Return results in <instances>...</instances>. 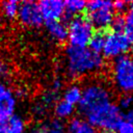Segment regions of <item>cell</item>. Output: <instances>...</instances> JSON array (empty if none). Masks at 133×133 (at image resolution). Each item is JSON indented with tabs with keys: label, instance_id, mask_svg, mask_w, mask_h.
Wrapping results in <instances>:
<instances>
[{
	"label": "cell",
	"instance_id": "obj_1",
	"mask_svg": "<svg viewBox=\"0 0 133 133\" xmlns=\"http://www.w3.org/2000/svg\"><path fill=\"white\" fill-rule=\"evenodd\" d=\"M84 118L96 129L116 131L123 122V112L112 102V95L105 83L94 81L82 88V98L78 104Z\"/></svg>",
	"mask_w": 133,
	"mask_h": 133
},
{
	"label": "cell",
	"instance_id": "obj_2",
	"mask_svg": "<svg viewBox=\"0 0 133 133\" xmlns=\"http://www.w3.org/2000/svg\"><path fill=\"white\" fill-rule=\"evenodd\" d=\"M65 71L71 78H80L101 71L104 66V58L87 47L76 48L69 46L65 50Z\"/></svg>",
	"mask_w": 133,
	"mask_h": 133
},
{
	"label": "cell",
	"instance_id": "obj_3",
	"mask_svg": "<svg viewBox=\"0 0 133 133\" xmlns=\"http://www.w3.org/2000/svg\"><path fill=\"white\" fill-rule=\"evenodd\" d=\"M111 78L119 91L133 96V57L126 54L115 58L111 65Z\"/></svg>",
	"mask_w": 133,
	"mask_h": 133
},
{
	"label": "cell",
	"instance_id": "obj_4",
	"mask_svg": "<svg viewBox=\"0 0 133 133\" xmlns=\"http://www.w3.org/2000/svg\"><path fill=\"white\" fill-rule=\"evenodd\" d=\"M87 20L94 28L105 30L111 27L114 19V9L112 2L105 0H92L86 2Z\"/></svg>",
	"mask_w": 133,
	"mask_h": 133
},
{
	"label": "cell",
	"instance_id": "obj_5",
	"mask_svg": "<svg viewBox=\"0 0 133 133\" xmlns=\"http://www.w3.org/2000/svg\"><path fill=\"white\" fill-rule=\"evenodd\" d=\"M94 27L87 18L79 16L71 19L68 25V42L71 47L84 48L88 45L92 34Z\"/></svg>",
	"mask_w": 133,
	"mask_h": 133
},
{
	"label": "cell",
	"instance_id": "obj_6",
	"mask_svg": "<svg viewBox=\"0 0 133 133\" xmlns=\"http://www.w3.org/2000/svg\"><path fill=\"white\" fill-rule=\"evenodd\" d=\"M132 43L124 34V32L111 31L105 34V43L102 50L103 55L106 58H117L130 50Z\"/></svg>",
	"mask_w": 133,
	"mask_h": 133
},
{
	"label": "cell",
	"instance_id": "obj_7",
	"mask_svg": "<svg viewBox=\"0 0 133 133\" xmlns=\"http://www.w3.org/2000/svg\"><path fill=\"white\" fill-rule=\"evenodd\" d=\"M61 81L59 79H56L53 81L51 87L48 90H45L39 99L33 104L32 106V113L36 117H42L46 115L48 110L55 105V103L58 101V94L61 89Z\"/></svg>",
	"mask_w": 133,
	"mask_h": 133
},
{
	"label": "cell",
	"instance_id": "obj_8",
	"mask_svg": "<svg viewBox=\"0 0 133 133\" xmlns=\"http://www.w3.org/2000/svg\"><path fill=\"white\" fill-rule=\"evenodd\" d=\"M17 18L23 26L29 28H38L44 23L38 4L33 1L20 2Z\"/></svg>",
	"mask_w": 133,
	"mask_h": 133
},
{
	"label": "cell",
	"instance_id": "obj_9",
	"mask_svg": "<svg viewBox=\"0 0 133 133\" xmlns=\"http://www.w3.org/2000/svg\"><path fill=\"white\" fill-rule=\"evenodd\" d=\"M42 18L47 23L60 21L64 15V2L60 0H43L37 3Z\"/></svg>",
	"mask_w": 133,
	"mask_h": 133
},
{
	"label": "cell",
	"instance_id": "obj_10",
	"mask_svg": "<svg viewBox=\"0 0 133 133\" xmlns=\"http://www.w3.org/2000/svg\"><path fill=\"white\" fill-rule=\"evenodd\" d=\"M65 130L66 133H98L97 129L89 122L82 117L71 118Z\"/></svg>",
	"mask_w": 133,
	"mask_h": 133
},
{
	"label": "cell",
	"instance_id": "obj_11",
	"mask_svg": "<svg viewBox=\"0 0 133 133\" xmlns=\"http://www.w3.org/2000/svg\"><path fill=\"white\" fill-rule=\"evenodd\" d=\"M47 31L56 43H63L68 39V25L61 21L47 23Z\"/></svg>",
	"mask_w": 133,
	"mask_h": 133
},
{
	"label": "cell",
	"instance_id": "obj_12",
	"mask_svg": "<svg viewBox=\"0 0 133 133\" xmlns=\"http://www.w3.org/2000/svg\"><path fill=\"white\" fill-rule=\"evenodd\" d=\"M17 107V100L11 96L0 102V123L7 122L14 114Z\"/></svg>",
	"mask_w": 133,
	"mask_h": 133
},
{
	"label": "cell",
	"instance_id": "obj_13",
	"mask_svg": "<svg viewBox=\"0 0 133 133\" xmlns=\"http://www.w3.org/2000/svg\"><path fill=\"white\" fill-rule=\"evenodd\" d=\"M86 9V2L83 0H69L64 2V16L68 18H76Z\"/></svg>",
	"mask_w": 133,
	"mask_h": 133
},
{
	"label": "cell",
	"instance_id": "obj_14",
	"mask_svg": "<svg viewBox=\"0 0 133 133\" xmlns=\"http://www.w3.org/2000/svg\"><path fill=\"white\" fill-rule=\"evenodd\" d=\"M82 98V87L78 84H71L64 88L62 92V100L76 106L80 103Z\"/></svg>",
	"mask_w": 133,
	"mask_h": 133
},
{
	"label": "cell",
	"instance_id": "obj_15",
	"mask_svg": "<svg viewBox=\"0 0 133 133\" xmlns=\"http://www.w3.org/2000/svg\"><path fill=\"white\" fill-rule=\"evenodd\" d=\"M74 111H75V106L63 100H58L53 106V112L58 121L71 117Z\"/></svg>",
	"mask_w": 133,
	"mask_h": 133
},
{
	"label": "cell",
	"instance_id": "obj_16",
	"mask_svg": "<svg viewBox=\"0 0 133 133\" xmlns=\"http://www.w3.org/2000/svg\"><path fill=\"white\" fill-rule=\"evenodd\" d=\"M6 133H26L27 127L24 118L18 114H14L7 122H5Z\"/></svg>",
	"mask_w": 133,
	"mask_h": 133
},
{
	"label": "cell",
	"instance_id": "obj_17",
	"mask_svg": "<svg viewBox=\"0 0 133 133\" xmlns=\"http://www.w3.org/2000/svg\"><path fill=\"white\" fill-rule=\"evenodd\" d=\"M19 5H20V2L15 1V0H9V1L2 2L0 8H1L3 16L11 20V19H16L18 16Z\"/></svg>",
	"mask_w": 133,
	"mask_h": 133
},
{
	"label": "cell",
	"instance_id": "obj_18",
	"mask_svg": "<svg viewBox=\"0 0 133 133\" xmlns=\"http://www.w3.org/2000/svg\"><path fill=\"white\" fill-rule=\"evenodd\" d=\"M104 43H105V34L103 32L99 31V32H96L92 34V36L87 45L88 46L87 48L95 53L101 54L103 47H104Z\"/></svg>",
	"mask_w": 133,
	"mask_h": 133
},
{
	"label": "cell",
	"instance_id": "obj_19",
	"mask_svg": "<svg viewBox=\"0 0 133 133\" xmlns=\"http://www.w3.org/2000/svg\"><path fill=\"white\" fill-rule=\"evenodd\" d=\"M124 19H125V25L123 32L129 38V41L133 43V14L129 12Z\"/></svg>",
	"mask_w": 133,
	"mask_h": 133
},
{
	"label": "cell",
	"instance_id": "obj_20",
	"mask_svg": "<svg viewBox=\"0 0 133 133\" xmlns=\"http://www.w3.org/2000/svg\"><path fill=\"white\" fill-rule=\"evenodd\" d=\"M47 133H66V130L60 121L53 119L48 123V132Z\"/></svg>",
	"mask_w": 133,
	"mask_h": 133
},
{
	"label": "cell",
	"instance_id": "obj_21",
	"mask_svg": "<svg viewBox=\"0 0 133 133\" xmlns=\"http://www.w3.org/2000/svg\"><path fill=\"white\" fill-rule=\"evenodd\" d=\"M132 105H133V96L132 95H123L119 98L118 104H117V106L122 110V112H123V110L124 111L128 110Z\"/></svg>",
	"mask_w": 133,
	"mask_h": 133
},
{
	"label": "cell",
	"instance_id": "obj_22",
	"mask_svg": "<svg viewBox=\"0 0 133 133\" xmlns=\"http://www.w3.org/2000/svg\"><path fill=\"white\" fill-rule=\"evenodd\" d=\"M124 25H125V19L124 17L122 16H117V17H114L113 19V22L111 24V27H112V31H115V32H123L124 30Z\"/></svg>",
	"mask_w": 133,
	"mask_h": 133
},
{
	"label": "cell",
	"instance_id": "obj_23",
	"mask_svg": "<svg viewBox=\"0 0 133 133\" xmlns=\"http://www.w3.org/2000/svg\"><path fill=\"white\" fill-rule=\"evenodd\" d=\"M48 132V123H38L29 128L26 133H47Z\"/></svg>",
	"mask_w": 133,
	"mask_h": 133
},
{
	"label": "cell",
	"instance_id": "obj_24",
	"mask_svg": "<svg viewBox=\"0 0 133 133\" xmlns=\"http://www.w3.org/2000/svg\"><path fill=\"white\" fill-rule=\"evenodd\" d=\"M11 96H14L11 90L0 80V102L9 98V97H11Z\"/></svg>",
	"mask_w": 133,
	"mask_h": 133
},
{
	"label": "cell",
	"instance_id": "obj_25",
	"mask_svg": "<svg viewBox=\"0 0 133 133\" xmlns=\"http://www.w3.org/2000/svg\"><path fill=\"white\" fill-rule=\"evenodd\" d=\"M116 133H133V125L123 121L116 129Z\"/></svg>",
	"mask_w": 133,
	"mask_h": 133
},
{
	"label": "cell",
	"instance_id": "obj_26",
	"mask_svg": "<svg viewBox=\"0 0 133 133\" xmlns=\"http://www.w3.org/2000/svg\"><path fill=\"white\" fill-rule=\"evenodd\" d=\"M10 75V68L6 62L0 61V79H5Z\"/></svg>",
	"mask_w": 133,
	"mask_h": 133
},
{
	"label": "cell",
	"instance_id": "obj_27",
	"mask_svg": "<svg viewBox=\"0 0 133 133\" xmlns=\"http://www.w3.org/2000/svg\"><path fill=\"white\" fill-rule=\"evenodd\" d=\"M128 4H129V2H125V1H115V2H112V6H113L114 11H118V12H122V11L126 10L127 7H128Z\"/></svg>",
	"mask_w": 133,
	"mask_h": 133
},
{
	"label": "cell",
	"instance_id": "obj_28",
	"mask_svg": "<svg viewBox=\"0 0 133 133\" xmlns=\"http://www.w3.org/2000/svg\"><path fill=\"white\" fill-rule=\"evenodd\" d=\"M123 117H125V121L131 125H133V105L125 111V114H123Z\"/></svg>",
	"mask_w": 133,
	"mask_h": 133
},
{
	"label": "cell",
	"instance_id": "obj_29",
	"mask_svg": "<svg viewBox=\"0 0 133 133\" xmlns=\"http://www.w3.org/2000/svg\"><path fill=\"white\" fill-rule=\"evenodd\" d=\"M0 133H6V126H5V123H0Z\"/></svg>",
	"mask_w": 133,
	"mask_h": 133
},
{
	"label": "cell",
	"instance_id": "obj_30",
	"mask_svg": "<svg viewBox=\"0 0 133 133\" xmlns=\"http://www.w3.org/2000/svg\"><path fill=\"white\" fill-rule=\"evenodd\" d=\"M128 6H129V8H130V12L133 14V1H132V2H129Z\"/></svg>",
	"mask_w": 133,
	"mask_h": 133
},
{
	"label": "cell",
	"instance_id": "obj_31",
	"mask_svg": "<svg viewBox=\"0 0 133 133\" xmlns=\"http://www.w3.org/2000/svg\"><path fill=\"white\" fill-rule=\"evenodd\" d=\"M101 133H113V132H110V131H102Z\"/></svg>",
	"mask_w": 133,
	"mask_h": 133
},
{
	"label": "cell",
	"instance_id": "obj_32",
	"mask_svg": "<svg viewBox=\"0 0 133 133\" xmlns=\"http://www.w3.org/2000/svg\"><path fill=\"white\" fill-rule=\"evenodd\" d=\"M132 52H133V49H132ZM132 57H133V56H132Z\"/></svg>",
	"mask_w": 133,
	"mask_h": 133
}]
</instances>
